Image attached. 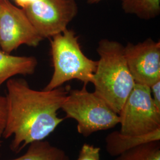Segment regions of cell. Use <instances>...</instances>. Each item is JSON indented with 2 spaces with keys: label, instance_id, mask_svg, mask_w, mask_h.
<instances>
[{
  "label": "cell",
  "instance_id": "e0dca14e",
  "mask_svg": "<svg viewBox=\"0 0 160 160\" xmlns=\"http://www.w3.org/2000/svg\"><path fill=\"white\" fill-rule=\"evenodd\" d=\"M102 1L103 0H87V3L90 4H96L99 3Z\"/></svg>",
  "mask_w": 160,
  "mask_h": 160
},
{
  "label": "cell",
  "instance_id": "2e32d148",
  "mask_svg": "<svg viewBox=\"0 0 160 160\" xmlns=\"http://www.w3.org/2000/svg\"><path fill=\"white\" fill-rule=\"evenodd\" d=\"M18 7L23 8L25 6H27L31 0H13Z\"/></svg>",
  "mask_w": 160,
  "mask_h": 160
},
{
  "label": "cell",
  "instance_id": "ac0fdd59",
  "mask_svg": "<svg viewBox=\"0 0 160 160\" xmlns=\"http://www.w3.org/2000/svg\"><path fill=\"white\" fill-rule=\"evenodd\" d=\"M1 145H2V142H1V141H0V147H1Z\"/></svg>",
  "mask_w": 160,
  "mask_h": 160
},
{
  "label": "cell",
  "instance_id": "30bf717a",
  "mask_svg": "<svg viewBox=\"0 0 160 160\" xmlns=\"http://www.w3.org/2000/svg\"><path fill=\"white\" fill-rule=\"evenodd\" d=\"M37 65L34 57L14 56L0 50V87L17 75L33 74Z\"/></svg>",
  "mask_w": 160,
  "mask_h": 160
},
{
  "label": "cell",
  "instance_id": "52a82bcc",
  "mask_svg": "<svg viewBox=\"0 0 160 160\" xmlns=\"http://www.w3.org/2000/svg\"><path fill=\"white\" fill-rule=\"evenodd\" d=\"M43 40L22 8L0 0V50L11 53L24 45L36 47Z\"/></svg>",
  "mask_w": 160,
  "mask_h": 160
},
{
  "label": "cell",
  "instance_id": "4fadbf2b",
  "mask_svg": "<svg viewBox=\"0 0 160 160\" xmlns=\"http://www.w3.org/2000/svg\"><path fill=\"white\" fill-rule=\"evenodd\" d=\"M116 157L114 160H160V141L141 144Z\"/></svg>",
  "mask_w": 160,
  "mask_h": 160
},
{
  "label": "cell",
  "instance_id": "6da1fadb",
  "mask_svg": "<svg viewBox=\"0 0 160 160\" xmlns=\"http://www.w3.org/2000/svg\"><path fill=\"white\" fill-rule=\"evenodd\" d=\"M69 86L52 90L32 88L26 81H7L6 116L2 137H12L10 149L18 153L35 141L45 140L64 119L58 116Z\"/></svg>",
  "mask_w": 160,
  "mask_h": 160
},
{
  "label": "cell",
  "instance_id": "8992f818",
  "mask_svg": "<svg viewBox=\"0 0 160 160\" xmlns=\"http://www.w3.org/2000/svg\"><path fill=\"white\" fill-rule=\"evenodd\" d=\"M22 9L43 39L68 29L78 12L75 0H39Z\"/></svg>",
  "mask_w": 160,
  "mask_h": 160
},
{
  "label": "cell",
  "instance_id": "9a60e30c",
  "mask_svg": "<svg viewBox=\"0 0 160 160\" xmlns=\"http://www.w3.org/2000/svg\"><path fill=\"white\" fill-rule=\"evenodd\" d=\"M151 94L155 105L160 110V80L150 87Z\"/></svg>",
  "mask_w": 160,
  "mask_h": 160
},
{
  "label": "cell",
  "instance_id": "3957f363",
  "mask_svg": "<svg viewBox=\"0 0 160 160\" xmlns=\"http://www.w3.org/2000/svg\"><path fill=\"white\" fill-rule=\"evenodd\" d=\"M51 39L53 72L43 90H53L70 80H79L86 85L92 83L97 61L86 57L74 31L66 29Z\"/></svg>",
  "mask_w": 160,
  "mask_h": 160
},
{
  "label": "cell",
  "instance_id": "7c38bea8",
  "mask_svg": "<svg viewBox=\"0 0 160 160\" xmlns=\"http://www.w3.org/2000/svg\"><path fill=\"white\" fill-rule=\"evenodd\" d=\"M125 13L148 20L158 16L160 0H119Z\"/></svg>",
  "mask_w": 160,
  "mask_h": 160
},
{
  "label": "cell",
  "instance_id": "9c48e42d",
  "mask_svg": "<svg viewBox=\"0 0 160 160\" xmlns=\"http://www.w3.org/2000/svg\"><path fill=\"white\" fill-rule=\"evenodd\" d=\"M154 141H160V129L142 135H126L120 131L110 133L105 139L106 149L112 157H117L138 146Z\"/></svg>",
  "mask_w": 160,
  "mask_h": 160
},
{
  "label": "cell",
  "instance_id": "5b68a950",
  "mask_svg": "<svg viewBox=\"0 0 160 160\" xmlns=\"http://www.w3.org/2000/svg\"><path fill=\"white\" fill-rule=\"evenodd\" d=\"M118 115L119 131L124 135H142L160 129V110L148 86L135 83Z\"/></svg>",
  "mask_w": 160,
  "mask_h": 160
},
{
  "label": "cell",
  "instance_id": "ba28073f",
  "mask_svg": "<svg viewBox=\"0 0 160 160\" xmlns=\"http://www.w3.org/2000/svg\"><path fill=\"white\" fill-rule=\"evenodd\" d=\"M126 63L137 84L151 87L160 80V42L148 38L124 46Z\"/></svg>",
  "mask_w": 160,
  "mask_h": 160
},
{
  "label": "cell",
  "instance_id": "7a4b0ae2",
  "mask_svg": "<svg viewBox=\"0 0 160 160\" xmlns=\"http://www.w3.org/2000/svg\"><path fill=\"white\" fill-rule=\"evenodd\" d=\"M99 56L94 74V92L116 113H119L135 82L129 70L124 46L104 39L97 47Z\"/></svg>",
  "mask_w": 160,
  "mask_h": 160
},
{
  "label": "cell",
  "instance_id": "8fae6325",
  "mask_svg": "<svg viewBox=\"0 0 160 160\" xmlns=\"http://www.w3.org/2000/svg\"><path fill=\"white\" fill-rule=\"evenodd\" d=\"M8 160H71L63 149L45 140L30 143L22 156Z\"/></svg>",
  "mask_w": 160,
  "mask_h": 160
},
{
  "label": "cell",
  "instance_id": "5bb4252c",
  "mask_svg": "<svg viewBox=\"0 0 160 160\" xmlns=\"http://www.w3.org/2000/svg\"><path fill=\"white\" fill-rule=\"evenodd\" d=\"M77 160H101L100 148L93 145L84 143L81 148Z\"/></svg>",
  "mask_w": 160,
  "mask_h": 160
},
{
  "label": "cell",
  "instance_id": "277c9868",
  "mask_svg": "<svg viewBox=\"0 0 160 160\" xmlns=\"http://www.w3.org/2000/svg\"><path fill=\"white\" fill-rule=\"evenodd\" d=\"M61 109L67 118L77 122V131L84 137L119 123L118 114L94 92L88 91L86 84L80 90L70 88Z\"/></svg>",
  "mask_w": 160,
  "mask_h": 160
}]
</instances>
